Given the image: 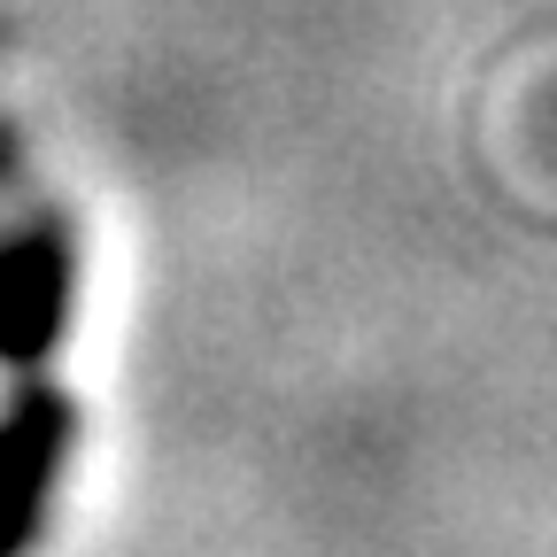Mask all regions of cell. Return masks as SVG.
I'll list each match as a JSON object with an SVG mask.
<instances>
[{
	"instance_id": "obj_1",
	"label": "cell",
	"mask_w": 557,
	"mask_h": 557,
	"mask_svg": "<svg viewBox=\"0 0 557 557\" xmlns=\"http://www.w3.org/2000/svg\"><path fill=\"white\" fill-rule=\"evenodd\" d=\"M62 310V256L32 240L24 256L0 263V348H39Z\"/></svg>"
},
{
	"instance_id": "obj_2",
	"label": "cell",
	"mask_w": 557,
	"mask_h": 557,
	"mask_svg": "<svg viewBox=\"0 0 557 557\" xmlns=\"http://www.w3.org/2000/svg\"><path fill=\"white\" fill-rule=\"evenodd\" d=\"M47 465H54V418L47 410H24L16 426L0 434V549L32 527V504H39V487H47Z\"/></svg>"
}]
</instances>
